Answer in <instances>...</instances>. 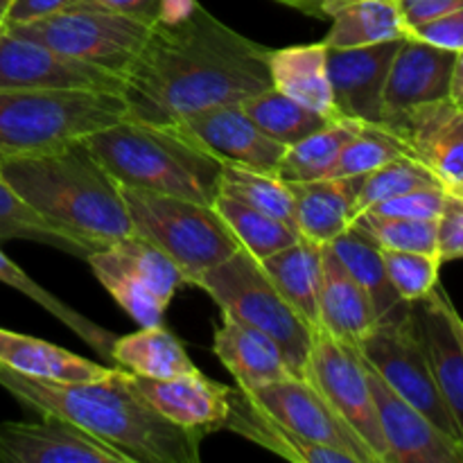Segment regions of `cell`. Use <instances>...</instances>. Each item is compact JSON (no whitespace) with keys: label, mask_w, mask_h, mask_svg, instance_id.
Listing matches in <instances>:
<instances>
[{"label":"cell","mask_w":463,"mask_h":463,"mask_svg":"<svg viewBox=\"0 0 463 463\" xmlns=\"http://www.w3.org/2000/svg\"><path fill=\"white\" fill-rule=\"evenodd\" d=\"M269 48L213 16L199 0L154 23L125 75L127 118L175 125L188 113L271 89Z\"/></svg>","instance_id":"6da1fadb"},{"label":"cell","mask_w":463,"mask_h":463,"mask_svg":"<svg viewBox=\"0 0 463 463\" xmlns=\"http://www.w3.org/2000/svg\"><path fill=\"white\" fill-rule=\"evenodd\" d=\"M0 387L39 416H59L129 459V463H197L203 432L163 419L127 378L113 369L93 383H50L0 364Z\"/></svg>","instance_id":"7a4b0ae2"},{"label":"cell","mask_w":463,"mask_h":463,"mask_svg":"<svg viewBox=\"0 0 463 463\" xmlns=\"http://www.w3.org/2000/svg\"><path fill=\"white\" fill-rule=\"evenodd\" d=\"M0 175L45 222L89 253L134 235L120 185L84 138L3 161Z\"/></svg>","instance_id":"3957f363"},{"label":"cell","mask_w":463,"mask_h":463,"mask_svg":"<svg viewBox=\"0 0 463 463\" xmlns=\"http://www.w3.org/2000/svg\"><path fill=\"white\" fill-rule=\"evenodd\" d=\"M86 145L118 185L213 206L224 163L181 125L131 120L102 127Z\"/></svg>","instance_id":"277c9868"},{"label":"cell","mask_w":463,"mask_h":463,"mask_svg":"<svg viewBox=\"0 0 463 463\" xmlns=\"http://www.w3.org/2000/svg\"><path fill=\"white\" fill-rule=\"evenodd\" d=\"M125 118L120 93L0 89V163L50 152Z\"/></svg>","instance_id":"5b68a950"},{"label":"cell","mask_w":463,"mask_h":463,"mask_svg":"<svg viewBox=\"0 0 463 463\" xmlns=\"http://www.w3.org/2000/svg\"><path fill=\"white\" fill-rule=\"evenodd\" d=\"M120 193L134 233L167 253L184 274L185 285L197 288L206 271L242 249L213 206L125 185H120Z\"/></svg>","instance_id":"8992f818"},{"label":"cell","mask_w":463,"mask_h":463,"mask_svg":"<svg viewBox=\"0 0 463 463\" xmlns=\"http://www.w3.org/2000/svg\"><path fill=\"white\" fill-rule=\"evenodd\" d=\"M197 288L217 303L222 315L274 339L283 351L289 371L303 375L315 328H310L285 301L265 274L260 260H256L247 249H238L229 260L206 271Z\"/></svg>","instance_id":"52a82bcc"},{"label":"cell","mask_w":463,"mask_h":463,"mask_svg":"<svg viewBox=\"0 0 463 463\" xmlns=\"http://www.w3.org/2000/svg\"><path fill=\"white\" fill-rule=\"evenodd\" d=\"M3 27L66 57L104 68L122 80L152 32L149 23L90 0H77L75 5L50 16Z\"/></svg>","instance_id":"ba28073f"},{"label":"cell","mask_w":463,"mask_h":463,"mask_svg":"<svg viewBox=\"0 0 463 463\" xmlns=\"http://www.w3.org/2000/svg\"><path fill=\"white\" fill-rule=\"evenodd\" d=\"M355 351L398 396L428 416L441 432L463 443L459 428L432 375L414 306L407 319L378 326L369 337L362 339Z\"/></svg>","instance_id":"9c48e42d"},{"label":"cell","mask_w":463,"mask_h":463,"mask_svg":"<svg viewBox=\"0 0 463 463\" xmlns=\"http://www.w3.org/2000/svg\"><path fill=\"white\" fill-rule=\"evenodd\" d=\"M303 378L326 398L339 419L364 441L375 463H389L369 375L360 353L317 328Z\"/></svg>","instance_id":"30bf717a"},{"label":"cell","mask_w":463,"mask_h":463,"mask_svg":"<svg viewBox=\"0 0 463 463\" xmlns=\"http://www.w3.org/2000/svg\"><path fill=\"white\" fill-rule=\"evenodd\" d=\"M247 393L298 437L335 448L353 463H375L364 441L339 419L337 411L303 375H288Z\"/></svg>","instance_id":"8fae6325"},{"label":"cell","mask_w":463,"mask_h":463,"mask_svg":"<svg viewBox=\"0 0 463 463\" xmlns=\"http://www.w3.org/2000/svg\"><path fill=\"white\" fill-rule=\"evenodd\" d=\"M0 89H77L122 95L125 80L0 25Z\"/></svg>","instance_id":"7c38bea8"},{"label":"cell","mask_w":463,"mask_h":463,"mask_svg":"<svg viewBox=\"0 0 463 463\" xmlns=\"http://www.w3.org/2000/svg\"><path fill=\"white\" fill-rule=\"evenodd\" d=\"M3 463H129L122 452L59 416L0 423Z\"/></svg>","instance_id":"4fadbf2b"},{"label":"cell","mask_w":463,"mask_h":463,"mask_svg":"<svg viewBox=\"0 0 463 463\" xmlns=\"http://www.w3.org/2000/svg\"><path fill=\"white\" fill-rule=\"evenodd\" d=\"M401 43L402 39L364 48H328V77L337 120L383 125L384 84Z\"/></svg>","instance_id":"5bb4252c"},{"label":"cell","mask_w":463,"mask_h":463,"mask_svg":"<svg viewBox=\"0 0 463 463\" xmlns=\"http://www.w3.org/2000/svg\"><path fill=\"white\" fill-rule=\"evenodd\" d=\"M364 366L389 463H463V443L441 432L428 416L398 396L366 362Z\"/></svg>","instance_id":"9a60e30c"},{"label":"cell","mask_w":463,"mask_h":463,"mask_svg":"<svg viewBox=\"0 0 463 463\" xmlns=\"http://www.w3.org/2000/svg\"><path fill=\"white\" fill-rule=\"evenodd\" d=\"M175 125L184 127L222 163H238L253 170L276 175L285 145L267 136L244 111L242 102L203 107L188 113Z\"/></svg>","instance_id":"2e32d148"},{"label":"cell","mask_w":463,"mask_h":463,"mask_svg":"<svg viewBox=\"0 0 463 463\" xmlns=\"http://www.w3.org/2000/svg\"><path fill=\"white\" fill-rule=\"evenodd\" d=\"M405 147L407 156L452 185L463 176V109L450 99L416 104L387 125Z\"/></svg>","instance_id":"e0dca14e"},{"label":"cell","mask_w":463,"mask_h":463,"mask_svg":"<svg viewBox=\"0 0 463 463\" xmlns=\"http://www.w3.org/2000/svg\"><path fill=\"white\" fill-rule=\"evenodd\" d=\"M455 54L452 50L437 48L414 36L402 39L384 84L380 127L392 125L416 104L448 99Z\"/></svg>","instance_id":"ac0fdd59"},{"label":"cell","mask_w":463,"mask_h":463,"mask_svg":"<svg viewBox=\"0 0 463 463\" xmlns=\"http://www.w3.org/2000/svg\"><path fill=\"white\" fill-rule=\"evenodd\" d=\"M127 378L170 423L203 434L222 430L229 411L231 387L208 380L202 371L176 378H143L134 373H127Z\"/></svg>","instance_id":"d6986e66"},{"label":"cell","mask_w":463,"mask_h":463,"mask_svg":"<svg viewBox=\"0 0 463 463\" xmlns=\"http://www.w3.org/2000/svg\"><path fill=\"white\" fill-rule=\"evenodd\" d=\"M448 301L446 289L437 285L428 297L414 303V315L437 387L463 439V344L448 315Z\"/></svg>","instance_id":"ffe728a7"},{"label":"cell","mask_w":463,"mask_h":463,"mask_svg":"<svg viewBox=\"0 0 463 463\" xmlns=\"http://www.w3.org/2000/svg\"><path fill=\"white\" fill-rule=\"evenodd\" d=\"M362 184L364 176H326L288 184L294 197L298 235L321 247L339 238L355 220Z\"/></svg>","instance_id":"44dd1931"},{"label":"cell","mask_w":463,"mask_h":463,"mask_svg":"<svg viewBox=\"0 0 463 463\" xmlns=\"http://www.w3.org/2000/svg\"><path fill=\"white\" fill-rule=\"evenodd\" d=\"M319 328L337 342L357 348L378 328V315L366 289L353 279L337 253L324 247V274L319 292Z\"/></svg>","instance_id":"7402d4cb"},{"label":"cell","mask_w":463,"mask_h":463,"mask_svg":"<svg viewBox=\"0 0 463 463\" xmlns=\"http://www.w3.org/2000/svg\"><path fill=\"white\" fill-rule=\"evenodd\" d=\"M222 430H229L294 463H353L335 448L321 446V443L307 441L294 434L240 387L229 389V411H226Z\"/></svg>","instance_id":"603a6c76"},{"label":"cell","mask_w":463,"mask_h":463,"mask_svg":"<svg viewBox=\"0 0 463 463\" xmlns=\"http://www.w3.org/2000/svg\"><path fill=\"white\" fill-rule=\"evenodd\" d=\"M213 351L244 392L294 375L274 339L231 317L215 330Z\"/></svg>","instance_id":"cb8c5ba5"},{"label":"cell","mask_w":463,"mask_h":463,"mask_svg":"<svg viewBox=\"0 0 463 463\" xmlns=\"http://www.w3.org/2000/svg\"><path fill=\"white\" fill-rule=\"evenodd\" d=\"M0 364L27 378L50 383H93L113 371L66 348L7 328H0Z\"/></svg>","instance_id":"d4e9b609"},{"label":"cell","mask_w":463,"mask_h":463,"mask_svg":"<svg viewBox=\"0 0 463 463\" xmlns=\"http://www.w3.org/2000/svg\"><path fill=\"white\" fill-rule=\"evenodd\" d=\"M269 72L276 90L337 120L328 77V48L324 43L269 50Z\"/></svg>","instance_id":"484cf974"},{"label":"cell","mask_w":463,"mask_h":463,"mask_svg":"<svg viewBox=\"0 0 463 463\" xmlns=\"http://www.w3.org/2000/svg\"><path fill=\"white\" fill-rule=\"evenodd\" d=\"M328 247L337 253V258L351 271L353 279L366 289L375 307V315H378V326L398 324V321L410 317L414 303L402 301L401 294L396 292V288L389 280L387 267H384L383 249L369 235L351 224Z\"/></svg>","instance_id":"4316f807"},{"label":"cell","mask_w":463,"mask_h":463,"mask_svg":"<svg viewBox=\"0 0 463 463\" xmlns=\"http://www.w3.org/2000/svg\"><path fill=\"white\" fill-rule=\"evenodd\" d=\"M285 301L306 319L310 328H319V292L324 274V247L298 238L289 247L260 260Z\"/></svg>","instance_id":"83f0119b"},{"label":"cell","mask_w":463,"mask_h":463,"mask_svg":"<svg viewBox=\"0 0 463 463\" xmlns=\"http://www.w3.org/2000/svg\"><path fill=\"white\" fill-rule=\"evenodd\" d=\"M111 362L118 369L143 378H176V375L199 373L179 337L163 324L116 337Z\"/></svg>","instance_id":"f1b7e54d"},{"label":"cell","mask_w":463,"mask_h":463,"mask_svg":"<svg viewBox=\"0 0 463 463\" xmlns=\"http://www.w3.org/2000/svg\"><path fill=\"white\" fill-rule=\"evenodd\" d=\"M330 21L333 25L321 41L326 48H364L410 36L398 0H357Z\"/></svg>","instance_id":"f546056e"},{"label":"cell","mask_w":463,"mask_h":463,"mask_svg":"<svg viewBox=\"0 0 463 463\" xmlns=\"http://www.w3.org/2000/svg\"><path fill=\"white\" fill-rule=\"evenodd\" d=\"M86 262L93 269L95 279L102 283V288L118 301V306L140 326H161L165 317L167 306L147 288L143 279L136 274L131 267L122 262V258L111 247L98 249L89 253Z\"/></svg>","instance_id":"4dcf8cb0"},{"label":"cell","mask_w":463,"mask_h":463,"mask_svg":"<svg viewBox=\"0 0 463 463\" xmlns=\"http://www.w3.org/2000/svg\"><path fill=\"white\" fill-rule=\"evenodd\" d=\"M242 107L249 113V118L267 136L283 143L285 147L317 134L324 127H328L330 122H335L328 116H324V113L303 107L297 99L288 98L285 93L276 90L274 86L253 95V98L244 99Z\"/></svg>","instance_id":"1f68e13d"},{"label":"cell","mask_w":463,"mask_h":463,"mask_svg":"<svg viewBox=\"0 0 463 463\" xmlns=\"http://www.w3.org/2000/svg\"><path fill=\"white\" fill-rule=\"evenodd\" d=\"M0 283H5L7 288L16 289V292L25 294L30 301H34L36 306L43 307L45 312L54 317V319L61 321L71 333H75L77 337L81 339L84 344H89L98 355L107 357L111 360V351H113V342H116V335L111 330L102 328L95 321H90L89 317H84L81 312H77L75 307L68 306L66 301L57 298L54 294H50L48 289L41 288L36 280H32L12 258L5 256V251L0 249Z\"/></svg>","instance_id":"d6a6232c"},{"label":"cell","mask_w":463,"mask_h":463,"mask_svg":"<svg viewBox=\"0 0 463 463\" xmlns=\"http://www.w3.org/2000/svg\"><path fill=\"white\" fill-rule=\"evenodd\" d=\"M213 208L220 213L226 226L233 231L240 247L247 249L256 260H265L271 253L289 247V244H294L301 238L298 231L292 229L289 224L267 215V213L256 211V208L247 206V203L238 202V199L229 197V194L217 193Z\"/></svg>","instance_id":"836d02e7"},{"label":"cell","mask_w":463,"mask_h":463,"mask_svg":"<svg viewBox=\"0 0 463 463\" xmlns=\"http://www.w3.org/2000/svg\"><path fill=\"white\" fill-rule=\"evenodd\" d=\"M220 193L297 229L292 190L288 181L279 179L276 175H267L238 163H224L220 175Z\"/></svg>","instance_id":"e575fe53"},{"label":"cell","mask_w":463,"mask_h":463,"mask_svg":"<svg viewBox=\"0 0 463 463\" xmlns=\"http://www.w3.org/2000/svg\"><path fill=\"white\" fill-rule=\"evenodd\" d=\"M353 136L351 122L335 120L328 127H324L317 134L298 140L285 149L283 158L279 163L276 176L288 184L297 181H315L326 179L328 170L333 167L335 158L339 156L344 145Z\"/></svg>","instance_id":"d590c367"},{"label":"cell","mask_w":463,"mask_h":463,"mask_svg":"<svg viewBox=\"0 0 463 463\" xmlns=\"http://www.w3.org/2000/svg\"><path fill=\"white\" fill-rule=\"evenodd\" d=\"M7 240H30L71 253L81 260L89 258V251L80 242L45 222L0 175V242Z\"/></svg>","instance_id":"8d00e7d4"},{"label":"cell","mask_w":463,"mask_h":463,"mask_svg":"<svg viewBox=\"0 0 463 463\" xmlns=\"http://www.w3.org/2000/svg\"><path fill=\"white\" fill-rule=\"evenodd\" d=\"M348 122V120H346ZM353 136L326 176H366L398 156H407L401 140L380 125L351 122Z\"/></svg>","instance_id":"74e56055"},{"label":"cell","mask_w":463,"mask_h":463,"mask_svg":"<svg viewBox=\"0 0 463 463\" xmlns=\"http://www.w3.org/2000/svg\"><path fill=\"white\" fill-rule=\"evenodd\" d=\"M425 188H446V185L441 184V179L432 170H428L416 158L398 156L389 161L387 165L378 167V170L369 172L364 176V184H362L360 194H357L355 213L360 215V213L369 211L371 206L384 202V199Z\"/></svg>","instance_id":"f35d334b"},{"label":"cell","mask_w":463,"mask_h":463,"mask_svg":"<svg viewBox=\"0 0 463 463\" xmlns=\"http://www.w3.org/2000/svg\"><path fill=\"white\" fill-rule=\"evenodd\" d=\"M353 226L369 235L380 249L392 251H414L439 256L437 220H414V217H392L364 211L353 220Z\"/></svg>","instance_id":"ab89813d"},{"label":"cell","mask_w":463,"mask_h":463,"mask_svg":"<svg viewBox=\"0 0 463 463\" xmlns=\"http://www.w3.org/2000/svg\"><path fill=\"white\" fill-rule=\"evenodd\" d=\"M113 251L122 258L127 267L136 271L140 279L147 283V288L161 298L165 306H170L172 297L176 294V289L181 285H185L184 274H181L179 267L172 262V258L167 253H163L161 249L154 247L152 242H147L140 235H129V238H122L118 242L111 244Z\"/></svg>","instance_id":"60d3db41"},{"label":"cell","mask_w":463,"mask_h":463,"mask_svg":"<svg viewBox=\"0 0 463 463\" xmlns=\"http://www.w3.org/2000/svg\"><path fill=\"white\" fill-rule=\"evenodd\" d=\"M383 260L387 267L389 280L401 294L402 301H420L439 285V271L443 265L439 256L383 249Z\"/></svg>","instance_id":"b9f144b4"},{"label":"cell","mask_w":463,"mask_h":463,"mask_svg":"<svg viewBox=\"0 0 463 463\" xmlns=\"http://www.w3.org/2000/svg\"><path fill=\"white\" fill-rule=\"evenodd\" d=\"M446 188H425L414 193L398 194L375 203L369 211L392 217H414V220H437L446 202Z\"/></svg>","instance_id":"7bdbcfd3"},{"label":"cell","mask_w":463,"mask_h":463,"mask_svg":"<svg viewBox=\"0 0 463 463\" xmlns=\"http://www.w3.org/2000/svg\"><path fill=\"white\" fill-rule=\"evenodd\" d=\"M437 251L441 262L463 258V199L450 190L437 217Z\"/></svg>","instance_id":"ee69618b"},{"label":"cell","mask_w":463,"mask_h":463,"mask_svg":"<svg viewBox=\"0 0 463 463\" xmlns=\"http://www.w3.org/2000/svg\"><path fill=\"white\" fill-rule=\"evenodd\" d=\"M410 36L425 41V43L437 45V48H446L457 52V50L463 48V7L455 9V12L446 14L441 18L423 23V25L411 27Z\"/></svg>","instance_id":"f6af8a7d"},{"label":"cell","mask_w":463,"mask_h":463,"mask_svg":"<svg viewBox=\"0 0 463 463\" xmlns=\"http://www.w3.org/2000/svg\"><path fill=\"white\" fill-rule=\"evenodd\" d=\"M90 3L102 5V7L113 9V12L127 14V16L154 25V23L179 12L188 0H90Z\"/></svg>","instance_id":"bcb514c9"},{"label":"cell","mask_w":463,"mask_h":463,"mask_svg":"<svg viewBox=\"0 0 463 463\" xmlns=\"http://www.w3.org/2000/svg\"><path fill=\"white\" fill-rule=\"evenodd\" d=\"M75 3L77 0H14L7 16H5L3 25H16V23L36 21V18L61 12V9L71 7V5Z\"/></svg>","instance_id":"7dc6e473"},{"label":"cell","mask_w":463,"mask_h":463,"mask_svg":"<svg viewBox=\"0 0 463 463\" xmlns=\"http://www.w3.org/2000/svg\"><path fill=\"white\" fill-rule=\"evenodd\" d=\"M459 7H463V0H420V3H414L402 9V16H405L407 27L411 30V27L446 16V14L455 12Z\"/></svg>","instance_id":"c3c4849f"},{"label":"cell","mask_w":463,"mask_h":463,"mask_svg":"<svg viewBox=\"0 0 463 463\" xmlns=\"http://www.w3.org/2000/svg\"><path fill=\"white\" fill-rule=\"evenodd\" d=\"M274 3L288 5V7L298 9L306 16L312 18H324V21H330L339 9H344L346 5L357 3V0H274Z\"/></svg>","instance_id":"681fc988"},{"label":"cell","mask_w":463,"mask_h":463,"mask_svg":"<svg viewBox=\"0 0 463 463\" xmlns=\"http://www.w3.org/2000/svg\"><path fill=\"white\" fill-rule=\"evenodd\" d=\"M448 99L463 109V48L457 50L455 54V66H452L450 93H448Z\"/></svg>","instance_id":"f907efd6"},{"label":"cell","mask_w":463,"mask_h":463,"mask_svg":"<svg viewBox=\"0 0 463 463\" xmlns=\"http://www.w3.org/2000/svg\"><path fill=\"white\" fill-rule=\"evenodd\" d=\"M448 315H450L452 326H455L457 337H459V339H461V344H463V319H461L459 312H457V307L452 306V301H448Z\"/></svg>","instance_id":"816d5d0a"},{"label":"cell","mask_w":463,"mask_h":463,"mask_svg":"<svg viewBox=\"0 0 463 463\" xmlns=\"http://www.w3.org/2000/svg\"><path fill=\"white\" fill-rule=\"evenodd\" d=\"M12 5H14V0H0V25H3L5 16H7V12Z\"/></svg>","instance_id":"f5cc1de1"},{"label":"cell","mask_w":463,"mask_h":463,"mask_svg":"<svg viewBox=\"0 0 463 463\" xmlns=\"http://www.w3.org/2000/svg\"><path fill=\"white\" fill-rule=\"evenodd\" d=\"M446 190H450V193H455L457 197H461L463 199V176L459 181H457V184H452V185H448Z\"/></svg>","instance_id":"db71d44e"},{"label":"cell","mask_w":463,"mask_h":463,"mask_svg":"<svg viewBox=\"0 0 463 463\" xmlns=\"http://www.w3.org/2000/svg\"><path fill=\"white\" fill-rule=\"evenodd\" d=\"M414 3H420V0H398V5H401V9L410 7V5H414Z\"/></svg>","instance_id":"11a10c76"}]
</instances>
